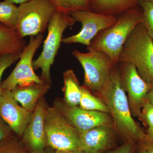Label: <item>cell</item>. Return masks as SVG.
<instances>
[{
    "mask_svg": "<svg viewBox=\"0 0 153 153\" xmlns=\"http://www.w3.org/2000/svg\"><path fill=\"white\" fill-rule=\"evenodd\" d=\"M64 103L69 106H78L80 102L82 90L81 86L75 73L71 69L63 73Z\"/></svg>",
    "mask_w": 153,
    "mask_h": 153,
    "instance_id": "cell-18",
    "label": "cell"
},
{
    "mask_svg": "<svg viewBox=\"0 0 153 153\" xmlns=\"http://www.w3.org/2000/svg\"><path fill=\"white\" fill-rule=\"evenodd\" d=\"M140 0H89L90 11L118 16L123 12L139 6Z\"/></svg>",
    "mask_w": 153,
    "mask_h": 153,
    "instance_id": "cell-16",
    "label": "cell"
},
{
    "mask_svg": "<svg viewBox=\"0 0 153 153\" xmlns=\"http://www.w3.org/2000/svg\"><path fill=\"white\" fill-rule=\"evenodd\" d=\"M32 113L18 104L11 91L2 89L0 94V118L14 134L22 137Z\"/></svg>",
    "mask_w": 153,
    "mask_h": 153,
    "instance_id": "cell-13",
    "label": "cell"
},
{
    "mask_svg": "<svg viewBox=\"0 0 153 153\" xmlns=\"http://www.w3.org/2000/svg\"><path fill=\"white\" fill-rule=\"evenodd\" d=\"M120 62L133 64L145 82L153 85V39L141 23L132 31L125 43L119 58Z\"/></svg>",
    "mask_w": 153,
    "mask_h": 153,
    "instance_id": "cell-3",
    "label": "cell"
},
{
    "mask_svg": "<svg viewBox=\"0 0 153 153\" xmlns=\"http://www.w3.org/2000/svg\"><path fill=\"white\" fill-rule=\"evenodd\" d=\"M76 22L82 25V28L75 35L63 38L62 42L66 44L79 43L90 46L91 41L99 33L114 25L118 16L97 13L90 10H76L69 12Z\"/></svg>",
    "mask_w": 153,
    "mask_h": 153,
    "instance_id": "cell-9",
    "label": "cell"
},
{
    "mask_svg": "<svg viewBox=\"0 0 153 153\" xmlns=\"http://www.w3.org/2000/svg\"><path fill=\"white\" fill-rule=\"evenodd\" d=\"M44 38L42 34H38L36 37L31 36L29 43L22 53L20 61L11 74L1 83L2 89L11 91L17 86L45 83L36 75L33 67V57L42 44Z\"/></svg>",
    "mask_w": 153,
    "mask_h": 153,
    "instance_id": "cell-8",
    "label": "cell"
},
{
    "mask_svg": "<svg viewBox=\"0 0 153 153\" xmlns=\"http://www.w3.org/2000/svg\"><path fill=\"white\" fill-rule=\"evenodd\" d=\"M48 107L44 97L40 99L22 135V140L29 152L41 150L48 146L45 126Z\"/></svg>",
    "mask_w": 153,
    "mask_h": 153,
    "instance_id": "cell-12",
    "label": "cell"
},
{
    "mask_svg": "<svg viewBox=\"0 0 153 153\" xmlns=\"http://www.w3.org/2000/svg\"><path fill=\"white\" fill-rule=\"evenodd\" d=\"M19 15V7L7 0L0 2V23L16 30Z\"/></svg>",
    "mask_w": 153,
    "mask_h": 153,
    "instance_id": "cell-20",
    "label": "cell"
},
{
    "mask_svg": "<svg viewBox=\"0 0 153 153\" xmlns=\"http://www.w3.org/2000/svg\"><path fill=\"white\" fill-rule=\"evenodd\" d=\"M72 125L79 134L100 126L113 124L112 118L107 113L91 111L78 106H69L57 99L54 106Z\"/></svg>",
    "mask_w": 153,
    "mask_h": 153,
    "instance_id": "cell-11",
    "label": "cell"
},
{
    "mask_svg": "<svg viewBox=\"0 0 153 153\" xmlns=\"http://www.w3.org/2000/svg\"><path fill=\"white\" fill-rule=\"evenodd\" d=\"M137 143L131 140L126 141L123 145L108 153H136Z\"/></svg>",
    "mask_w": 153,
    "mask_h": 153,
    "instance_id": "cell-26",
    "label": "cell"
},
{
    "mask_svg": "<svg viewBox=\"0 0 153 153\" xmlns=\"http://www.w3.org/2000/svg\"><path fill=\"white\" fill-rule=\"evenodd\" d=\"M70 153H86L84 152H82L81 151H76V152H71Z\"/></svg>",
    "mask_w": 153,
    "mask_h": 153,
    "instance_id": "cell-35",
    "label": "cell"
},
{
    "mask_svg": "<svg viewBox=\"0 0 153 153\" xmlns=\"http://www.w3.org/2000/svg\"><path fill=\"white\" fill-rule=\"evenodd\" d=\"M22 137L16 134L0 143V153H28Z\"/></svg>",
    "mask_w": 153,
    "mask_h": 153,
    "instance_id": "cell-22",
    "label": "cell"
},
{
    "mask_svg": "<svg viewBox=\"0 0 153 153\" xmlns=\"http://www.w3.org/2000/svg\"><path fill=\"white\" fill-rule=\"evenodd\" d=\"M69 152H64V151L55 150L53 153H70Z\"/></svg>",
    "mask_w": 153,
    "mask_h": 153,
    "instance_id": "cell-34",
    "label": "cell"
},
{
    "mask_svg": "<svg viewBox=\"0 0 153 153\" xmlns=\"http://www.w3.org/2000/svg\"><path fill=\"white\" fill-rule=\"evenodd\" d=\"M139 6L143 11L141 23L153 40V4L148 0H140Z\"/></svg>",
    "mask_w": 153,
    "mask_h": 153,
    "instance_id": "cell-23",
    "label": "cell"
},
{
    "mask_svg": "<svg viewBox=\"0 0 153 153\" xmlns=\"http://www.w3.org/2000/svg\"><path fill=\"white\" fill-rule=\"evenodd\" d=\"M22 54H7L0 56V94L1 92V79L5 70L21 57Z\"/></svg>",
    "mask_w": 153,
    "mask_h": 153,
    "instance_id": "cell-24",
    "label": "cell"
},
{
    "mask_svg": "<svg viewBox=\"0 0 153 153\" xmlns=\"http://www.w3.org/2000/svg\"><path fill=\"white\" fill-rule=\"evenodd\" d=\"M27 42L15 29L0 23V56L10 54H22Z\"/></svg>",
    "mask_w": 153,
    "mask_h": 153,
    "instance_id": "cell-17",
    "label": "cell"
},
{
    "mask_svg": "<svg viewBox=\"0 0 153 153\" xmlns=\"http://www.w3.org/2000/svg\"><path fill=\"white\" fill-rule=\"evenodd\" d=\"M28 153H49L46 149H44L41 150L34 151V152H29Z\"/></svg>",
    "mask_w": 153,
    "mask_h": 153,
    "instance_id": "cell-33",
    "label": "cell"
},
{
    "mask_svg": "<svg viewBox=\"0 0 153 153\" xmlns=\"http://www.w3.org/2000/svg\"><path fill=\"white\" fill-rule=\"evenodd\" d=\"M137 143V153H152L146 149L144 147L141 146L139 143Z\"/></svg>",
    "mask_w": 153,
    "mask_h": 153,
    "instance_id": "cell-30",
    "label": "cell"
},
{
    "mask_svg": "<svg viewBox=\"0 0 153 153\" xmlns=\"http://www.w3.org/2000/svg\"><path fill=\"white\" fill-rule=\"evenodd\" d=\"M57 10L69 13L76 10H90L89 0H49Z\"/></svg>",
    "mask_w": 153,
    "mask_h": 153,
    "instance_id": "cell-21",
    "label": "cell"
},
{
    "mask_svg": "<svg viewBox=\"0 0 153 153\" xmlns=\"http://www.w3.org/2000/svg\"><path fill=\"white\" fill-rule=\"evenodd\" d=\"M117 131L113 124L100 126L80 135L79 151L102 153L116 145Z\"/></svg>",
    "mask_w": 153,
    "mask_h": 153,
    "instance_id": "cell-14",
    "label": "cell"
},
{
    "mask_svg": "<svg viewBox=\"0 0 153 153\" xmlns=\"http://www.w3.org/2000/svg\"><path fill=\"white\" fill-rule=\"evenodd\" d=\"M122 86L128 94V100L132 115L139 118L146 96L152 85L145 82L133 64L119 62Z\"/></svg>",
    "mask_w": 153,
    "mask_h": 153,
    "instance_id": "cell-10",
    "label": "cell"
},
{
    "mask_svg": "<svg viewBox=\"0 0 153 153\" xmlns=\"http://www.w3.org/2000/svg\"><path fill=\"white\" fill-rule=\"evenodd\" d=\"M146 134L149 137L153 139V128L148 129L147 133Z\"/></svg>",
    "mask_w": 153,
    "mask_h": 153,
    "instance_id": "cell-32",
    "label": "cell"
},
{
    "mask_svg": "<svg viewBox=\"0 0 153 153\" xmlns=\"http://www.w3.org/2000/svg\"><path fill=\"white\" fill-rule=\"evenodd\" d=\"M139 119L147 126L148 129L153 128V104L147 100L143 105Z\"/></svg>",
    "mask_w": 153,
    "mask_h": 153,
    "instance_id": "cell-25",
    "label": "cell"
},
{
    "mask_svg": "<svg viewBox=\"0 0 153 153\" xmlns=\"http://www.w3.org/2000/svg\"><path fill=\"white\" fill-rule=\"evenodd\" d=\"M142 14V9L139 6L120 14L116 23L99 33L88 47L104 52L114 65L118 64L122 49L129 36L141 23Z\"/></svg>",
    "mask_w": 153,
    "mask_h": 153,
    "instance_id": "cell-2",
    "label": "cell"
},
{
    "mask_svg": "<svg viewBox=\"0 0 153 153\" xmlns=\"http://www.w3.org/2000/svg\"><path fill=\"white\" fill-rule=\"evenodd\" d=\"M45 126L48 146L69 152L79 151V133L55 107L47 108Z\"/></svg>",
    "mask_w": 153,
    "mask_h": 153,
    "instance_id": "cell-5",
    "label": "cell"
},
{
    "mask_svg": "<svg viewBox=\"0 0 153 153\" xmlns=\"http://www.w3.org/2000/svg\"><path fill=\"white\" fill-rule=\"evenodd\" d=\"M76 22L69 13L57 10L54 12L48 26V34L44 42L42 53L33 61L34 70L41 68V79L51 85L50 68L62 42L63 33L66 28L72 27Z\"/></svg>",
    "mask_w": 153,
    "mask_h": 153,
    "instance_id": "cell-4",
    "label": "cell"
},
{
    "mask_svg": "<svg viewBox=\"0 0 153 153\" xmlns=\"http://www.w3.org/2000/svg\"><path fill=\"white\" fill-rule=\"evenodd\" d=\"M117 64L113 67L108 82L99 93L108 107L117 132L126 141L138 143L146 133L133 118L127 96L121 84Z\"/></svg>",
    "mask_w": 153,
    "mask_h": 153,
    "instance_id": "cell-1",
    "label": "cell"
},
{
    "mask_svg": "<svg viewBox=\"0 0 153 153\" xmlns=\"http://www.w3.org/2000/svg\"></svg>",
    "mask_w": 153,
    "mask_h": 153,
    "instance_id": "cell-38",
    "label": "cell"
},
{
    "mask_svg": "<svg viewBox=\"0 0 153 153\" xmlns=\"http://www.w3.org/2000/svg\"><path fill=\"white\" fill-rule=\"evenodd\" d=\"M19 8L16 30L23 38L44 33L56 10L55 6L49 0H31L21 4Z\"/></svg>",
    "mask_w": 153,
    "mask_h": 153,
    "instance_id": "cell-7",
    "label": "cell"
},
{
    "mask_svg": "<svg viewBox=\"0 0 153 153\" xmlns=\"http://www.w3.org/2000/svg\"><path fill=\"white\" fill-rule=\"evenodd\" d=\"M138 143H139L148 151L153 153V139L149 137L146 133Z\"/></svg>",
    "mask_w": 153,
    "mask_h": 153,
    "instance_id": "cell-28",
    "label": "cell"
},
{
    "mask_svg": "<svg viewBox=\"0 0 153 153\" xmlns=\"http://www.w3.org/2000/svg\"><path fill=\"white\" fill-rule=\"evenodd\" d=\"M148 1H150L151 2H152L153 4V0H148Z\"/></svg>",
    "mask_w": 153,
    "mask_h": 153,
    "instance_id": "cell-36",
    "label": "cell"
},
{
    "mask_svg": "<svg viewBox=\"0 0 153 153\" xmlns=\"http://www.w3.org/2000/svg\"><path fill=\"white\" fill-rule=\"evenodd\" d=\"M10 2L13 3V4H24L31 0H7Z\"/></svg>",
    "mask_w": 153,
    "mask_h": 153,
    "instance_id": "cell-31",
    "label": "cell"
},
{
    "mask_svg": "<svg viewBox=\"0 0 153 153\" xmlns=\"http://www.w3.org/2000/svg\"><path fill=\"white\" fill-rule=\"evenodd\" d=\"M146 100L149 102L153 104V84L147 94Z\"/></svg>",
    "mask_w": 153,
    "mask_h": 153,
    "instance_id": "cell-29",
    "label": "cell"
},
{
    "mask_svg": "<svg viewBox=\"0 0 153 153\" xmlns=\"http://www.w3.org/2000/svg\"><path fill=\"white\" fill-rule=\"evenodd\" d=\"M51 88L47 83H34L26 86H17L11 91L13 98L23 107L33 112L39 100Z\"/></svg>",
    "mask_w": 153,
    "mask_h": 153,
    "instance_id": "cell-15",
    "label": "cell"
},
{
    "mask_svg": "<svg viewBox=\"0 0 153 153\" xmlns=\"http://www.w3.org/2000/svg\"><path fill=\"white\" fill-rule=\"evenodd\" d=\"M82 94L79 106L82 109L91 111H100L109 114L108 107L105 103L96 97L83 86H81Z\"/></svg>",
    "mask_w": 153,
    "mask_h": 153,
    "instance_id": "cell-19",
    "label": "cell"
},
{
    "mask_svg": "<svg viewBox=\"0 0 153 153\" xmlns=\"http://www.w3.org/2000/svg\"><path fill=\"white\" fill-rule=\"evenodd\" d=\"M88 52L83 53L74 50L72 54L84 69V84L88 90L100 92L109 80L110 74L114 66L108 55L89 47Z\"/></svg>",
    "mask_w": 153,
    "mask_h": 153,
    "instance_id": "cell-6",
    "label": "cell"
},
{
    "mask_svg": "<svg viewBox=\"0 0 153 153\" xmlns=\"http://www.w3.org/2000/svg\"></svg>",
    "mask_w": 153,
    "mask_h": 153,
    "instance_id": "cell-37",
    "label": "cell"
},
{
    "mask_svg": "<svg viewBox=\"0 0 153 153\" xmlns=\"http://www.w3.org/2000/svg\"><path fill=\"white\" fill-rule=\"evenodd\" d=\"M15 134L10 127L0 118V143Z\"/></svg>",
    "mask_w": 153,
    "mask_h": 153,
    "instance_id": "cell-27",
    "label": "cell"
}]
</instances>
